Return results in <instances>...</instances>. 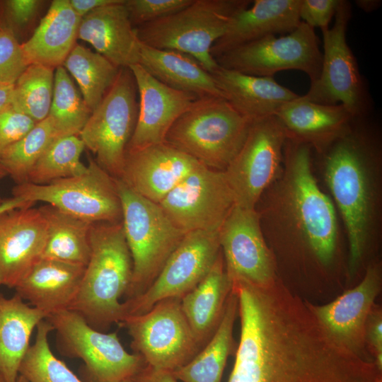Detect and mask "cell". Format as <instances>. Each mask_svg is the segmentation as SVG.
I'll return each instance as SVG.
<instances>
[{
  "instance_id": "cell-1",
  "label": "cell",
  "mask_w": 382,
  "mask_h": 382,
  "mask_svg": "<svg viewBox=\"0 0 382 382\" xmlns=\"http://www.w3.org/2000/svg\"><path fill=\"white\" fill-rule=\"evenodd\" d=\"M233 289L241 335L228 382H382L374 361L337 341L277 279Z\"/></svg>"
},
{
  "instance_id": "cell-2",
  "label": "cell",
  "mask_w": 382,
  "mask_h": 382,
  "mask_svg": "<svg viewBox=\"0 0 382 382\" xmlns=\"http://www.w3.org/2000/svg\"><path fill=\"white\" fill-rule=\"evenodd\" d=\"M369 115L354 117L349 129L323 151L325 180L342 218L349 242V271L358 268L374 229L379 163L378 138Z\"/></svg>"
},
{
  "instance_id": "cell-3",
  "label": "cell",
  "mask_w": 382,
  "mask_h": 382,
  "mask_svg": "<svg viewBox=\"0 0 382 382\" xmlns=\"http://www.w3.org/2000/svg\"><path fill=\"white\" fill-rule=\"evenodd\" d=\"M313 147L286 137L284 168L270 186V221L296 236L323 265L333 259L338 229L331 199L320 188L312 170Z\"/></svg>"
},
{
  "instance_id": "cell-4",
  "label": "cell",
  "mask_w": 382,
  "mask_h": 382,
  "mask_svg": "<svg viewBox=\"0 0 382 382\" xmlns=\"http://www.w3.org/2000/svg\"><path fill=\"white\" fill-rule=\"evenodd\" d=\"M91 255L79 291L69 310L103 332L123 320L120 301L132 277V260L122 223L93 224L91 229Z\"/></svg>"
},
{
  "instance_id": "cell-5",
  "label": "cell",
  "mask_w": 382,
  "mask_h": 382,
  "mask_svg": "<svg viewBox=\"0 0 382 382\" xmlns=\"http://www.w3.org/2000/svg\"><path fill=\"white\" fill-rule=\"evenodd\" d=\"M252 122L224 97L197 98L174 122L166 142L204 166L224 171Z\"/></svg>"
},
{
  "instance_id": "cell-6",
  "label": "cell",
  "mask_w": 382,
  "mask_h": 382,
  "mask_svg": "<svg viewBox=\"0 0 382 382\" xmlns=\"http://www.w3.org/2000/svg\"><path fill=\"white\" fill-rule=\"evenodd\" d=\"M122 208V226L132 260L127 299L143 294L155 280L185 233L157 203L139 195L115 178Z\"/></svg>"
},
{
  "instance_id": "cell-7",
  "label": "cell",
  "mask_w": 382,
  "mask_h": 382,
  "mask_svg": "<svg viewBox=\"0 0 382 382\" xmlns=\"http://www.w3.org/2000/svg\"><path fill=\"white\" fill-rule=\"evenodd\" d=\"M250 0H193L184 8L136 27L139 40L156 49L176 50L192 57L212 74L219 64L211 54L233 15Z\"/></svg>"
},
{
  "instance_id": "cell-8",
  "label": "cell",
  "mask_w": 382,
  "mask_h": 382,
  "mask_svg": "<svg viewBox=\"0 0 382 382\" xmlns=\"http://www.w3.org/2000/svg\"><path fill=\"white\" fill-rule=\"evenodd\" d=\"M13 197L35 204L47 203L60 211L91 224L117 223L122 208L115 178L89 158L81 174L48 184L24 183L14 186Z\"/></svg>"
},
{
  "instance_id": "cell-9",
  "label": "cell",
  "mask_w": 382,
  "mask_h": 382,
  "mask_svg": "<svg viewBox=\"0 0 382 382\" xmlns=\"http://www.w3.org/2000/svg\"><path fill=\"white\" fill-rule=\"evenodd\" d=\"M351 16L350 2L340 0L333 25L321 30L323 52L320 76L301 96L321 104H342L357 117L369 115L371 106L356 58L347 42Z\"/></svg>"
},
{
  "instance_id": "cell-10",
  "label": "cell",
  "mask_w": 382,
  "mask_h": 382,
  "mask_svg": "<svg viewBox=\"0 0 382 382\" xmlns=\"http://www.w3.org/2000/svg\"><path fill=\"white\" fill-rule=\"evenodd\" d=\"M137 93L131 70L120 68L114 83L79 134L85 147L95 154L97 163L115 178L121 177L137 123Z\"/></svg>"
},
{
  "instance_id": "cell-11",
  "label": "cell",
  "mask_w": 382,
  "mask_h": 382,
  "mask_svg": "<svg viewBox=\"0 0 382 382\" xmlns=\"http://www.w3.org/2000/svg\"><path fill=\"white\" fill-rule=\"evenodd\" d=\"M45 319L56 331L59 350L84 362L90 382H122L132 378L146 365L141 356L125 350L117 332L94 329L72 311Z\"/></svg>"
},
{
  "instance_id": "cell-12",
  "label": "cell",
  "mask_w": 382,
  "mask_h": 382,
  "mask_svg": "<svg viewBox=\"0 0 382 382\" xmlns=\"http://www.w3.org/2000/svg\"><path fill=\"white\" fill-rule=\"evenodd\" d=\"M180 299L161 300L146 313L128 316L120 324L127 328L135 354L151 367L173 372L201 350Z\"/></svg>"
},
{
  "instance_id": "cell-13",
  "label": "cell",
  "mask_w": 382,
  "mask_h": 382,
  "mask_svg": "<svg viewBox=\"0 0 382 382\" xmlns=\"http://www.w3.org/2000/svg\"><path fill=\"white\" fill-rule=\"evenodd\" d=\"M322 52L314 28L303 22L291 33L269 35L234 48L215 58L224 68L256 76H270L279 71L298 70L311 83L320 76Z\"/></svg>"
},
{
  "instance_id": "cell-14",
  "label": "cell",
  "mask_w": 382,
  "mask_h": 382,
  "mask_svg": "<svg viewBox=\"0 0 382 382\" xmlns=\"http://www.w3.org/2000/svg\"><path fill=\"white\" fill-rule=\"evenodd\" d=\"M286 137L276 115L252 122L242 146L224 170L235 205L255 209L282 170Z\"/></svg>"
},
{
  "instance_id": "cell-15",
  "label": "cell",
  "mask_w": 382,
  "mask_h": 382,
  "mask_svg": "<svg viewBox=\"0 0 382 382\" xmlns=\"http://www.w3.org/2000/svg\"><path fill=\"white\" fill-rule=\"evenodd\" d=\"M221 252L219 231L186 233L150 286L122 303V321L146 313L161 300L182 299L205 277Z\"/></svg>"
},
{
  "instance_id": "cell-16",
  "label": "cell",
  "mask_w": 382,
  "mask_h": 382,
  "mask_svg": "<svg viewBox=\"0 0 382 382\" xmlns=\"http://www.w3.org/2000/svg\"><path fill=\"white\" fill-rule=\"evenodd\" d=\"M158 204L173 224L186 233L219 231L235 199L224 171L200 164Z\"/></svg>"
},
{
  "instance_id": "cell-17",
  "label": "cell",
  "mask_w": 382,
  "mask_h": 382,
  "mask_svg": "<svg viewBox=\"0 0 382 382\" xmlns=\"http://www.w3.org/2000/svg\"><path fill=\"white\" fill-rule=\"evenodd\" d=\"M226 272L232 282L265 286L275 279L274 262L256 209L234 205L219 230Z\"/></svg>"
},
{
  "instance_id": "cell-18",
  "label": "cell",
  "mask_w": 382,
  "mask_h": 382,
  "mask_svg": "<svg viewBox=\"0 0 382 382\" xmlns=\"http://www.w3.org/2000/svg\"><path fill=\"white\" fill-rule=\"evenodd\" d=\"M47 224L40 208H18L0 213V286L10 289L41 259Z\"/></svg>"
},
{
  "instance_id": "cell-19",
  "label": "cell",
  "mask_w": 382,
  "mask_h": 382,
  "mask_svg": "<svg viewBox=\"0 0 382 382\" xmlns=\"http://www.w3.org/2000/svg\"><path fill=\"white\" fill-rule=\"evenodd\" d=\"M129 68L136 82L139 102L137 123L127 151L166 142L174 122L198 98L161 83L139 64Z\"/></svg>"
},
{
  "instance_id": "cell-20",
  "label": "cell",
  "mask_w": 382,
  "mask_h": 382,
  "mask_svg": "<svg viewBox=\"0 0 382 382\" xmlns=\"http://www.w3.org/2000/svg\"><path fill=\"white\" fill-rule=\"evenodd\" d=\"M200 164L164 142L127 151L119 179L139 195L158 204Z\"/></svg>"
},
{
  "instance_id": "cell-21",
  "label": "cell",
  "mask_w": 382,
  "mask_h": 382,
  "mask_svg": "<svg viewBox=\"0 0 382 382\" xmlns=\"http://www.w3.org/2000/svg\"><path fill=\"white\" fill-rule=\"evenodd\" d=\"M381 284L378 265L369 266L363 279L332 302L316 306L311 311L323 327L340 343L361 355L368 316ZM362 356V355H361Z\"/></svg>"
},
{
  "instance_id": "cell-22",
  "label": "cell",
  "mask_w": 382,
  "mask_h": 382,
  "mask_svg": "<svg viewBox=\"0 0 382 382\" xmlns=\"http://www.w3.org/2000/svg\"><path fill=\"white\" fill-rule=\"evenodd\" d=\"M301 0H255L230 20L224 34L214 43L215 59L243 45L269 35L289 33L301 23Z\"/></svg>"
},
{
  "instance_id": "cell-23",
  "label": "cell",
  "mask_w": 382,
  "mask_h": 382,
  "mask_svg": "<svg viewBox=\"0 0 382 382\" xmlns=\"http://www.w3.org/2000/svg\"><path fill=\"white\" fill-rule=\"evenodd\" d=\"M78 38L118 68L139 64L141 42L125 0H116L82 17Z\"/></svg>"
},
{
  "instance_id": "cell-24",
  "label": "cell",
  "mask_w": 382,
  "mask_h": 382,
  "mask_svg": "<svg viewBox=\"0 0 382 382\" xmlns=\"http://www.w3.org/2000/svg\"><path fill=\"white\" fill-rule=\"evenodd\" d=\"M275 115L287 137L311 145L318 153L343 134L354 118L342 104L314 103L301 96L284 104Z\"/></svg>"
},
{
  "instance_id": "cell-25",
  "label": "cell",
  "mask_w": 382,
  "mask_h": 382,
  "mask_svg": "<svg viewBox=\"0 0 382 382\" xmlns=\"http://www.w3.org/2000/svg\"><path fill=\"white\" fill-rule=\"evenodd\" d=\"M86 267L41 258L14 288L16 294L47 317L69 310Z\"/></svg>"
},
{
  "instance_id": "cell-26",
  "label": "cell",
  "mask_w": 382,
  "mask_h": 382,
  "mask_svg": "<svg viewBox=\"0 0 382 382\" xmlns=\"http://www.w3.org/2000/svg\"><path fill=\"white\" fill-rule=\"evenodd\" d=\"M212 74L224 98L252 122L275 115L284 104L299 96L274 77L248 75L220 66Z\"/></svg>"
},
{
  "instance_id": "cell-27",
  "label": "cell",
  "mask_w": 382,
  "mask_h": 382,
  "mask_svg": "<svg viewBox=\"0 0 382 382\" xmlns=\"http://www.w3.org/2000/svg\"><path fill=\"white\" fill-rule=\"evenodd\" d=\"M81 20L69 0L52 1L32 36L21 43L28 65L37 64L54 69L62 66L76 44Z\"/></svg>"
},
{
  "instance_id": "cell-28",
  "label": "cell",
  "mask_w": 382,
  "mask_h": 382,
  "mask_svg": "<svg viewBox=\"0 0 382 382\" xmlns=\"http://www.w3.org/2000/svg\"><path fill=\"white\" fill-rule=\"evenodd\" d=\"M139 64L155 79L172 88L198 98L224 97L212 74L187 54L156 49L141 42Z\"/></svg>"
},
{
  "instance_id": "cell-29",
  "label": "cell",
  "mask_w": 382,
  "mask_h": 382,
  "mask_svg": "<svg viewBox=\"0 0 382 382\" xmlns=\"http://www.w3.org/2000/svg\"><path fill=\"white\" fill-rule=\"evenodd\" d=\"M232 286L221 252L205 277L180 299L183 311L201 349L219 325Z\"/></svg>"
},
{
  "instance_id": "cell-30",
  "label": "cell",
  "mask_w": 382,
  "mask_h": 382,
  "mask_svg": "<svg viewBox=\"0 0 382 382\" xmlns=\"http://www.w3.org/2000/svg\"><path fill=\"white\" fill-rule=\"evenodd\" d=\"M46 318L17 294L6 298L0 293V375L5 382H16L33 330Z\"/></svg>"
},
{
  "instance_id": "cell-31",
  "label": "cell",
  "mask_w": 382,
  "mask_h": 382,
  "mask_svg": "<svg viewBox=\"0 0 382 382\" xmlns=\"http://www.w3.org/2000/svg\"><path fill=\"white\" fill-rule=\"evenodd\" d=\"M238 311V297L232 287L221 320L211 339L188 363L172 372L178 381L221 382L231 349L233 324Z\"/></svg>"
},
{
  "instance_id": "cell-32",
  "label": "cell",
  "mask_w": 382,
  "mask_h": 382,
  "mask_svg": "<svg viewBox=\"0 0 382 382\" xmlns=\"http://www.w3.org/2000/svg\"><path fill=\"white\" fill-rule=\"evenodd\" d=\"M47 224V238L42 257L86 267L91 255L93 224L50 205L40 207Z\"/></svg>"
},
{
  "instance_id": "cell-33",
  "label": "cell",
  "mask_w": 382,
  "mask_h": 382,
  "mask_svg": "<svg viewBox=\"0 0 382 382\" xmlns=\"http://www.w3.org/2000/svg\"><path fill=\"white\" fill-rule=\"evenodd\" d=\"M62 66L77 81L91 112L114 83L120 68L100 54L76 44Z\"/></svg>"
},
{
  "instance_id": "cell-34",
  "label": "cell",
  "mask_w": 382,
  "mask_h": 382,
  "mask_svg": "<svg viewBox=\"0 0 382 382\" xmlns=\"http://www.w3.org/2000/svg\"><path fill=\"white\" fill-rule=\"evenodd\" d=\"M85 148L79 135L57 138L35 163L27 183L45 185L83 173L87 167L81 161Z\"/></svg>"
},
{
  "instance_id": "cell-35",
  "label": "cell",
  "mask_w": 382,
  "mask_h": 382,
  "mask_svg": "<svg viewBox=\"0 0 382 382\" xmlns=\"http://www.w3.org/2000/svg\"><path fill=\"white\" fill-rule=\"evenodd\" d=\"M62 137L51 118L37 122L21 139L5 150L0 161L16 183L28 182V174L45 151L58 137Z\"/></svg>"
},
{
  "instance_id": "cell-36",
  "label": "cell",
  "mask_w": 382,
  "mask_h": 382,
  "mask_svg": "<svg viewBox=\"0 0 382 382\" xmlns=\"http://www.w3.org/2000/svg\"><path fill=\"white\" fill-rule=\"evenodd\" d=\"M54 69L29 64L14 83L12 105L39 122L49 115L52 103Z\"/></svg>"
},
{
  "instance_id": "cell-37",
  "label": "cell",
  "mask_w": 382,
  "mask_h": 382,
  "mask_svg": "<svg viewBox=\"0 0 382 382\" xmlns=\"http://www.w3.org/2000/svg\"><path fill=\"white\" fill-rule=\"evenodd\" d=\"M91 111L63 66L54 70L49 117L62 136L79 135Z\"/></svg>"
},
{
  "instance_id": "cell-38",
  "label": "cell",
  "mask_w": 382,
  "mask_h": 382,
  "mask_svg": "<svg viewBox=\"0 0 382 382\" xmlns=\"http://www.w3.org/2000/svg\"><path fill=\"white\" fill-rule=\"evenodd\" d=\"M52 330L46 319L39 323L35 342L21 363L19 375L28 382H83L53 354L48 341Z\"/></svg>"
},
{
  "instance_id": "cell-39",
  "label": "cell",
  "mask_w": 382,
  "mask_h": 382,
  "mask_svg": "<svg viewBox=\"0 0 382 382\" xmlns=\"http://www.w3.org/2000/svg\"><path fill=\"white\" fill-rule=\"evenodd\" d=\"M193 0H125L132 25L136 28L178 11Z\"/></svg>"
},
{
  "instance_id": "cell-40",
  "label": "cell",
  "mask_w": 382,
  "mask_h": 382,
  "mask_svg": "<svg viewBox=\"0 0 382 382\" xmlns=\"http://www.w3.org/2000/svg\"><path fill=\"white\" fill-rule=\"evenodd\" d=\"M28 66L15 35L8 28L0 30V81L14 83Z\"/></svg>"
},
{
  "instance_id": "cell-41",
  "label": "cell",
  "mask_w": 382,
  "mask_h": 382,
  "mask_svg": "<svg viewBox=\"0 0 382 382\" xmlns=\"http://www.w3.org/2000/svg\"><path fill=\"white\" fill-rule=\"evenodd\" d=\"M44 1L39 0L0 1V23L17 37L38 13ZM18 38V37H17Z\"/></svg>"
},
{
  "instance_id": "cell-42",
  "label": "cell",
  "mask_w": 382,
  "mask_h": 382,
  "mask_svg": "<svg viewBox=\"0 0 382 382\" xmlns=\"http://www.w3.org/2000/svg\"><path fill=\"white\" fill-rule=\"evenodd\" d=\"M32 118L12 105L0 111V156L21 139L36 125Z\"/></svg>"
},
{
  "instance_id": "cell-43",
  "label": "cell",
  "mask_w": 382,
  "mask_h": 382,
  "mask_svg": "<svg viewBox=\"0 0 382 382\" xmlns=\"http://www.w3.org/2000/svg\"><path fill=\"white\" fill-rule=\"evenodd\" d=\"M340 2V0H301L300 19L313 28H328Z\"/></svg>"
},
{
  "instance_id": "cell-44",
  "label": "cell",
  "mask_w": 382,
  "mask_h": 382,
  "mask_svg": "<svg viewBox=\"0 0 382 382\" xmlns=\"http://www.w3.org/2000/svg\"><path fill=\"white\" fill-rule=\"evenodd\" d=\"M365 336L371 345L375 355L374 362L379 370L382 369V320L378 312L371 316Z\"/></svg>"
},
{
  "instance_id": "cell-45",
  "label": "cell",
  "mask_w": 382,
  "mask_h": 382,
  "mask_svg": "<svg viewBox=\"0 0 382 382\" xmlns=\"http://www.w3.org/2000/svg\"><path fill=\"white\" fill-rule=\"evenodd\" d=\"M133 382H178L172 372L145 365L132 378Z\"/></svg>"
},
{
  "instance_id": "cell-46",
  "label": "cell",
  "mask_w": 382,
  "mask_h": 382,
  "mask_svg": "<svg viewBox=\"0 0 382 382\" xmlns=\"http://www.w3.org/2000/svg\"><path fill=\"white\" fill-rule=\"evenodd\" d=\"M116 0H69L75 13L81 18L92 11L110 4Z\"/></svg>"
},
{
  "instance_id": "cell-47",
  "label": "cell",
  "mask_w": 382,
  "mask_h": 382,
  "mask_svg": "<svg viewBox=\"0 0 382 382\" xmlns=\"http://www.w3.org/2000/svg\"><path fill=\"white\" fill-rule=\"evenodd\" d=\"M14 83L0 81V111L12 105Z\"/></svg>"
},
{
  "instance_id": "cell-48",
  "label": "cell",
  "mask_w": 382,
  "mask_h": 382,
  "mask_svg": "<svg viewBox=\"0 0 382 382\" xmlns=\"http://www.w3.org/2000/svg\"><path fill=\"white\" fill-rule=\"evenodd\" d=\"M33 203L25 201L21 197H12L4 199V202L0 205V213L13 209L33 207Z\"/></svg>"
},
{
  "instance_id": "cell-49",
  "label": "cell",
  "mask_w": 382,
  "mask_h": 382,
  "mask_svg": "<svg viewBox=\"0 0 382 382\" xmlns=\"http://www.w3.org/2000/svg\"><path fill=\"white\" fill-rule=\"evenodd\" d=\"M356 5L365 12H372L378 8L381 4L380 0H357Z\"/></svg>"
},
{
  "instance_id": "cell-50",
  "label": "cell",
  "mask_w": 382,
  "mask_h": 382,
  "mask_svg": "<svg viewBox=\"0 0 382 382\" xmlns=\"http://www.w3.org/2000/svg\"><path fill=\"white\" fill-rule=\"evenodd\" d=\"M7 173L6 172L5 169L4 168L1 161H0V180L6 177Z\"/></svg>"
},
{
  "instance_id": "cell-51",
  "label": "cell",
  "mask_w": 382,
  "mask_h": 382,
  "mask_svg": "<svg viewBox=\"0 0 382 382\" xmlns=\"http://www.w3.org/2000/svg\"><path fill=\"white\" fill-rule=\"evenodd\" d=\"M16 382H28L23 376L18 375Z\"/></svg>"
},
{
  "instance_id": "cell-52",
  "label": "cell",
  "mask_w": 382,
  "mask_h": 382,
  "mask_svg": "<svg viewBox=\"0 0 382 382\" xmlns=\"http://www.w3.org/2000/svg\"><path fill=\"white\" fill-rule=\"evenodd\" d=\"M122 382H133V381H132V378H131V379H127V380H125V381H122Z\"/></svg>"
},
{
  "instance_id": "cell-53",
  "label": "cell",
  "mask_w": 382,
  "mask_h": 382,
  "mask_svg": "<svg viewBox=\"0 0 382 382\" xmlns=\"http://www.w3.org/2000/svg\"><path fill=\"white\" fill-rule=\"evenodd\" d=\"M4 199H3L0 195V205L4 202Z\"/></svg>"
},
{
  "instance_id": "cell-54",
  "label": "cell",
  "mask_w": 382,
  "mask_h": 382,
  "mask_svg": "<svg viewBox=\"0 0 382 382\" xmlns=\"http://www.w3.org/2000/svg\"><path fill=\"white\" fill-rule=\"evenodd\" d=\"M0 382H5L2 376L0 375Z\"/></svg>"
},
{
  "instance_id": "cell-55",
  "label": "cell",
  "mask_w": 382,
  "mask_h": 382,
  "mask_svg": "<svg viewBox=\"0 0 382 382\" xmlns=\"http://www.w3.org/2000/svg\"><path fill=\"white\" fill-rule=\"evenodd\" d=\"M2 27H1V23H0V30H1Z\"/></svg>"
}]
</instances>
